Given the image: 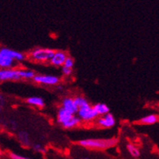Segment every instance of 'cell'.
I'll return each instance as SVG.
<instances>
[{"label":"cell","instance_id":"cell-25","mask_svg":"<svg viewBox=\"0 0 159 159\" xmlns=\"http://www.w3.org/2000/svg\"><path fill=\"white\" fill-rule=\"evenodd\" d=\"M84 159H89V158H84Z\"/></svg>","mask_w":159,"mask_h":159},{"label":"cell","instance_id":"cell-7","mask_svg":"<svg viewBox=\"0 0 159 159\" xmlns=\"http://www.w3.org/2000/svg\"><path fill=\"white\" fill-rule=\"evenodd\" d=\"M67 58V54L64 51H54V55L51 58L50 62L55 67H60V66H64V62Z\"/></svg>","mask_w":159,"mask_h":159},{"label":"cell","instance_id":"cell-17","mask_svg":"<svg viewBox=\"0 0 159 159\" xmlns=\"http://www.w3.org/2000/svg\"><path fill=\"white\" fill-rule=\"evenodd\" d=\"M74 102H75V104L77 106V107L78 109L81 108L83 106H85L89 105V103L88 102V100L85 98H84V97H77V98H73Z\"/></svg>","mask_w":159,"mask_h":159},{"label":"cell","instance_id":"cell-8","mask_svg":"<svg viewBox=\"0 0 159 159\" xmlns=\"http://www.w3.org/2000/svg\"><path fill=\"white\" fill-rule=\"evenodd\" d=\"M62 108L64 109L65 111L69 112L72 115H75L77 114L78 111V108L74 102L73 98H65L62 102Z\"/></svg>","mask_w":159,"mask_h":159},{"label":"cell","instance_id":"cell-23","mask_svg":"<svg viewBox=\"0 0 159 159\" xmlns=\"http://www.w3.org/2000/svg\"><path fill=\"white\" fill-rule=\"evenodd\" d=\"M33 150L37 151V152H40V151L42 150V148H41V145L40 144H35V145L33 146Z\"/></svg>","mask_w":159,"mask_h":159},{"label":"cell","instance_id":"cell-13","mask_svg":"<svg viewBox=\"0 0 159 159\" xmlns=\"http://www.w3.org/2000/svg\"><path fill=\"white\" fill-rule=\"evenodd\" d=\"M80 124V119L77 116L73 115L69 120L63 124V127H65V128H72V127L78 126Z\"/></svg>","mask_w":159,"mask_h":159},{"label":"cell","instance_id":"cell-16","mask_svg":"<svg viewBox=\"0 0 159 159\" xmlns=\"http://www.w3.org/2000/svg\"><path fill=\"white\" fill-rule=\"evenodd\" d=\"M18 74L20 79H33L35 72L30 70H18Z\"/></svg>","mask_w":159,"mask_h":159},{"label":"cell","instance_id":"cell-15","mask_svg":"<svg viewBox=\"0 0 159 159\" xmlns=\"http://www.w3.org/2000/svg\"><path fill=\"white\" fill-rule=\"evenodd\" d=\"M27 102L32 106H38V107H43L45 106L44 100L39 98V97H32V98H29L27 99Z\"/></svg>","mask_w":159,"mask_h":159},{"label":"cell","instance_id":"cell-5","mask_svg":"<svg viewBox=\"0 0 159 159\" xmlns=\"http://www.w3.org/2000/svg\"><path fill=\"white\" fill-rule=\"evenodd\" d=\"M0 54H3L6 57H8L15 61H23L25 59V56L23 53H20L19 51H13L8 48H2L0 49Z\"/></svg>","mask_w":159,"mask_h":159},{"label":"cell","instance_id":"cell-22","mask_svg":"<svg viewBox=\"0 0 159 159\" xmlns=\"http://www.w3.org/2000/svg\"><path fill=\"white\" fill-rule=\"evenodd\" d=\"M10 156H11L12 159H29V158L20 156V155H18V154H16V153H11Z\"/></svg>","mask_w":159,"mask_h":159},{"label":"cell","instance_id":"cell-3","mask_svg":"<svg viewBox=\"0 0 159 159\" xmlns=\"http://www.w3.org/2000/svg\"><path fill=\"white\" fill-rule=\"evenodd\" d=\"M77 115H78V118L80 120L85 121H92L94 119H96L98 115H97V113L94 111V109L93 106L89 105H87L85 106H83L81 108L78 109V111H77Z\"/></svg>","mask_w":159,"mask_h":159},{"label":"cell","instance_id":"cell-12","mask_svg":"<svg viewBox=\"0 0 159 159\" xmlns=\"http://www.w3.org/2000/svg\"><path fill=\"white\" fill-rule=\"evenodd\" d=\"M98 115H104L110 113V109L104 103H98L94 106H93Z\"/></svg>","mask_w":159,"mask_h":159},{"label":"cell","instance_id":"cell-14","mask_svg":"<svg viewBox=\"0 0 159 159\" xmlns=\"http://www.w3.org/2000/svg\"><path fill=\"white\" fill-rule=\"evenodd\" d=\"M158 116L156 115H147L145 117L140 119V122L144 124H147V125H151V124H154L158 123Z\"/></svg>","mask_w":159,"mask_h":159},{"label":"cell","instance_id":"cell-4","mask_svg":"<svg viewBox=\"0 0 159 159\" xmlns=\"http://www.w3.org/2000/svg\"><path fill=\"white\" fill-rule=\"evenodd\" d=\"M20 77L18 74L17 69H0V80L7 81V80H19Z\"/></svg>","mask_w":159,"mask_h":159},{"label":"cell","instance_id":"cell-24","mask_svg":"<svg viewBox=\"0 0 159 159\" xmlns=\"http://www.w3.org/2000/svg\"><path fill=\"white\" fill-rule=\"evenodd\" d=\"M0 100H1V101H3V98L2 96H0Z\"/></svg>","mask_w":159,"mask_h":159},{"label":"cell","instance_id":"cell-21","mask_svg":"<svg viewBox=\"0 0 159 159\" xmlns=\"http://www.w3.org/2000/svg\"><path fill=\"white\" fill-rule=\"evenodd\" d=\"M62 72L65 76H70L71 74L72 73V69L71 68H67V67H65L63 66V68H62Z\"/></svg>","mask_w":159,"mask_h":159},{"label":"cell","instance_id":"cell-11","mask_svg":"<svg viewBox=\"0 0 159 159\" xmlns=\"http://www.w3.org/2000/svg\"><path fill=\"white\" fill-rule=\"evenodd\" d=\"M14 65V60L0 54V69H9Z\"/></svg>","mask_w":159,"mask_h":159},{"label":"cell","instance_id":"cell-2","mask_svg":"<svg viewBox=\"0 0 159 159\" xmlns=\"http://www.w3.org/2000/svg\"><path fill=\"white\" fill-rule=\"evenodd\" d=\"M54 54V51L51 49H36L33 51L30 54V57L33 60L38 62H48L51 59Z\"/></svg>","mask_w":159,"mask_h":159},{"label":"cell","instance_id":"cell-1","mask_svg":"<svg viewBox=\"0 0 159 159\" xmlns=\"http://www.w3.org/2000/svg\"><path fill=\"white\" fill-rule=\"evenodd\" d=\"M117 143L115 139H85L79 141L83 147L90 149H107Z\"/></svg>","mask_w":159,"mask_h":159},{"label":"cell","instance_id":"cell-20","mask_svg":"<svg viewBox=\"0 0 159 159\" xmlns=\"http://www.w3.org/2000/svg\"><path fill=\"white\" fill-rule=\"evenodd\" d=\"M73 66H74V59H72V58L67 57V59H66V60H65V62H64V67L72 69V67H73Z\"/></svg>","mask_w":159,"mask_h":159},{"label":"cell","instance_id":"cell-19","mask_svg":"<svg viewBox=\"0 0 159 159\" xmlns=\"http://www.w3.org/2000/svg\"><path fill=\"white\" fill-rule=\"evenodd\" d=\"M127 150L128 152L130 153V154L134 158H138L140 156V150L137 149V147H135L133 145H131V144H128L127 145Z\"/></svg>","mask_w":159,"mask_h":159},{"label":"cell","instance_id":"cell-10","mask_svg":"<svg viewBox=\"0 0 159 159\" xmlns=\"http://www.w3.org/2000/svg\"><path fill=\"white\" fill-rule=\"evenodd\" d=\"M72 116H73V115H72L69 112H67V111H65L64 109L61 107L58 111V123L63 125L69 120Z\"/></svg>","mask_w":159,"mask_h":159},{"label":"cell","instance_id":"cell-6","mask_svg":"<svg viewBox=\"0 0 159 159\" xmlns=\"http://www.w3.org/2000/svg\"><path fill=\"white\" fill-rule=\"evenodd\" d=\"M33 80L39 84L48 85H57L59 79L55 76H42V75H35L33 77Z\"/></svg>","mask_w":159,"mask_h":159},{"label":"cell","instance_id":"cell-18","mask_svg":"<svg viewBox=\"0 0 159 159\" xmlns=\"http://www.w3.org/2000/svg\"><path fill=\"white\" fill-rule=\"evenodd\" d=\"M18 138H19V140L23 145H25V146H29V144H30V140H29V134L27 133L26 132H19Z\"/></svg>","mask_w":159,"mask_h":159},{"label":"cell","instance_id":"cell-9","mask_svg":"<svg viewBox=\"0 0 159 159\" xmlns=\"http://www.w3.org/2000/svg\"><path fill=\"white\" fill-rule=\"evenodd\" d=\"M98 124L103 127H112L115 126V119L111 113L105 115L102 118L98 119Z\"/></svg>","mask_w":159,"mask_h":159}]
</instances>
